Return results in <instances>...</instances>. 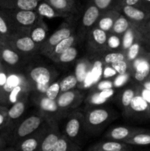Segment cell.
I'll return each mask as SVG.
<instances>
[{
  "mask_svg": "<svg viewBox=\"0 0 150 151\" xmlns=\"http://www.w3.org/2000/svg\"><path fill=\"white\" fill-rule=\"evenodd\" d=\"M115 116L112 111L106 108L91 109L84 115L85 131L91 134H98Z\"/></svg>",
  "mask_w": 150,
  "mask_h": 151,
  "instance_id": "1",
  "label": "cell"
},
{
  "mask_svg": "<svg viewBox=\"0 0 150 151\" xmlns=\"http://www.w3.org/2000/svg\"><path fill=\"white\" fill-rule=\"evenodd\" d=\"M7 10V9H6ZM8 10L7 18L16 33H29L31 28L37 23L41 16L35 10Z\"/></svg>",
  "mask_w": 150,
  "mask_h": 151,
  "instance_id": "2",
  "label": "cell"
},
{
  "mask_svg": "<svg viewBox=\"0 0 150 151\" xmlns=\"http://www.w3.org/2000/svg\"><path fill=\"white\" fill-rule=\"evenodd\" d=\"M53 72L46 66H35L29 69L26 75V78L32 85V91L37 90V92L44 93L53 79Z\"/></svg>",
  "mask_w": 150,
  "mask_h": 151,
  "instance_id": "3",
  "label": "cell"
},
{
  "mask_svg": "<svg viewBox=\"0 0 150 151\" xmlns=\"http://www.w3.org/2000/svg\"><path fill=\"white\" fill-rule=\"evenodd\" d=\"M35 105L39 108L40 112L45 116L47 120H60L65 114L60 110L56 100H51L44 93H38L34 97Z\"/></svg>",
  "mask_w": 150,
  "mask_h": 151,
  "instance_id": "4",
  "label": "cell"
},
{
  "mask_svg": "<svg viewBox=\"0 0 150 151\" xmlns=\"http://www.w3.org/2000/svg\"><path fill=\"white\" fill-rule=\"evenodd\" d=\"M84 128V115L79 111H71L68 116L63 134L79 145Z\"/></svg>",
  "mask_w": 150,
  "mask_h": 151,
  "instance_id": "5",
  "label": "cell"
},
{
  "mask_svg": "<svg viewBox=\"0 0 150 151\" xmlns=\"http://www.w3.org/2000/svg\"><path fill=\"white\" fill-rule=\"evenodd\" d=\"M107 32L98 27H93L87 35L86 48L91 55H101L107 52Z\"/></svg>",
  "mask_w": 150,
  "mask_h": 151,
  "instance_id": "6",
  "label": "cell"
},
{
  "mask_svg": "<svg viewBox=\"0 0 150 151\" xmlns=\"http://www.w3.org/2000/svg\"><path fill=\"white\" fill-rule=\"evenodd\" d=\"M5 43L19 54L25 55L34 54L39 50V46L34 42L29 33H16Z\"/></svg>",
  "mask_w": 150,
  "mask_h": 151,
  "instance_id": "7",
  "label": "cell"
},
{
  "mask_svg": "<svg viewBox=\"0 0 150 151\" xmlns=\"http://www.w3.org/2000/svg\"><path fill=\"white\" fill-rule=\"evenodd\" d=\"M47 120L44 114L39 112V114H34L24 119L17 127L14 132V140L19 142L23 139L35 132L41 125Z\"/></svg>",
  "mask_w": 150,
  "mask_h": 151,
  "instance_id": "8",
  "label": "cell"
},
{
  "mask_svg": "<svg viewBox=\"0 0 150 151\" xmlns=\"http://www.w3.org/2000/svg\"><path fill=\"white\" fill-rule=\"evenodd\" d=\"M132 78L138 83H141L149 78L150 72V52H143L129 66Z\"/></svg>",
  "mask_w": 150,
  "mask_h": 151,
  "instance_id": "9",
  "label": "cell"
},
{
  "mask_svg": "<svg viewBox=\"0 0 150 151\" xmlns=\"http://www.w3.org/2000/svg\"><path fill=\"white\" fill-rule=\"evenodd\" d=\"M49 127V122L48 120H46L35 132L19 141L16 144V150L21 151H39L41 145L46 134Z\"/></svg>",
  "mask_w": 150,
  "mask_h": 151,
  "instance_id": "10",
  "label": "cell"
},
{
  "mask_svg": "<svg viewBox=\"0 0 150 151\" xmlns=\"http://www.w3.org/2000/svg\"><path fill=\"white\" fill-rule=\"evenodd\" d=\"M73 34V29L71 25L66 23L62 24L58 29L54 31L49 38H46L39 47L38 52L48 58L56 45L65 38Z\"/></svg>",
  "mask_w": 150,
  "mask_h": 151,
  "instance_id": "11",
  "label": "cell"
},
{
  "mask_svg": "<svg viewBox=\"0 0 150 151\" xmlns=\"http://www.w3.org/2000/svg\"><path fill=\"white\" fill-rule=\"evenodd\" d=\"M84 99V94L78 90L73 89L60 92L56 99L57 106L65 115L76 109Z\"/></svg>",
  "mask_w": 150,
  "mask_h": 151,
  "instance_id": "12",
  "label": "cell"
},
{
  "mask_svg": "<svg viewBox=\"0 0 150 151\" xmlns=\"http://www.w3.org/2000/svg\"><path fill=\"white\" fill-rule=\"evenodd\" d=\"M101 12L99 9L91 2H88L82 15L81 25L79 27V35L82 38L87 37L88 32L95 27Z\"/></svg>",
  "mask_w": 150,
  "mask_h": 151,
  "instance_id": "13",
  "label": "cell"
},
{
  "mask_svg": "<svg viewBox=\"0 0 150 151\" xmlns=\"http://www.w3.org/2000/svg\"><path fill=\"white\" fill-rule=\"evenodd\" d=\"M125 115L126 116H133L141 119H149L150 106L144 97L137 92L132 98L129 109Z\"/></svg>",
  "mask_w": 150,
  "mask_h": 151,
  "instance_id": "14",
  "label": "cell"
},
{
  "mask_svg": "<svg viewBox=\"0 0 150 151\" xmlns=\"http://www.w3.org/2000/svg\"><path fill=\"white\" fill-rule=\"evenodd\" d=\"M49 122V127L47 131L46 134L43 139L39 151H51L53 147L60 136L62 133L60 132L58 128L57 120H48Z\"/></svg>",
  "mask_w": 150,
  "mask_h": 151,
  "instance_id": "15",
  "label": "cell"
},
{
  "mask_svg": "<svg viewBox=\"0 0 150 151\" xmlns=\"http://www.w3.org/2000/svg\"><path fill=\"white\" fill-rule=\"evenodd\" d=\"M119 10L130 22L135 24L141 23L150 19V11L134 6H120L119 7Z\"/></svg>",
  "mask_w": 150,
  "mask_h": 151,
  "instance_id": "16",
  "label": "cell"
},
{
  "mask_svg": "<svg viewBox=\"0 0 150 151\" xmlns=\"http://www.w3.org/2000/svg\"><path fill=\"white\" fill-rule=\"evenodd\" d=\"M133 149L132 145L121 141L110 140L96 143L90 146L88 151H127Z\"/></svg>",
  "mask_w": 150,
  "mask_h": 151,
  "instance_id": "17",
  "label": "cell"
},
{
  "mask_svg": "<svg viewBox=\"0 0 150 151\" xmlns=\"http://www.w3.org/2000/svg\"><path fill=\"white\" fill-rule=\"evenodd\" d=\"M41 0H0V7L10 10H35Z\"/></svg>",
  "mask_w": 150,
  "mask_h": 151,
  "instance_id": "18",
  "label": "cell"
},
{
  "mask_svg": "<svg viewBox=\"0 0 150 151\" xmlns=\"http://www.w3.org/2000/svg\"><path fill=\"white\" fill-rule=\"evenodd\" d=\"M143 130L144 129L131 128V127L118 126L110 129L106 134L105 137L111 140L124 142V140L127 139L128 138L132 137V135L143 131Z\"/></svg>",
  "mask_w": 150,
  "mask_h": 151,
  "instance_id": "19",
  "label": "cell"
},
{
  "mask_svg": "<svg viewBox=\"0 0 150 151\" xmlns=\"http://www.w3.org/2000/svg\"><path fill=\"white\" fill-rule=\"evenodd\" d=\"M120 14L121 12L117 10H111L103 12L100 15L98 21L96 23L95 27L105 31V32H110L115 21Z\"/></svg>",
  "mask_w": 150,
  "mask_h": 151,
  "instance_id": "20",
  "label": "cell"
},
{
  "mask_svg": "<svg viewBox=\"0 0 150 151\" xmlns=\"http://www.w3.org/2000/svg\"><path fill=\"white\" fill-rule=\"evenodd\" d=\"M47 34H48V27L44 23V17L41 16L37 23L31 28L29 35L34 42L38 44L40 47V46L46 38Z\"/></svg>",
  "mask_w": 150,
  "mask_h": 151,
  "instance_id": "21",
  "label": "cell"
},
{
  "mask_svg": "<svg viewBox=\"0 0 150 151\" xmlns=\"http://www.w3.org/2000/svg\"><path fill=\"white\" fill-rule=\"evenodd\" d=\"M28 93H25L17 101L13 103L10 109L7 111V119L9 121H16L24 114L26 108Z\"/></svg>",
  "mask_w": 150,
  "mask_h": 151,
  "instance_id": "22",
  "label": "cell"
},
{
  "mask_svg": "<svg viewBox=\"0 0 150 151\" xmlns=\"http://www.w3.org/2000/svg\"><path fill=\"white\" fill-rule=\"evenodd\" d=\"M141 37L139 31L133 22H131V24L127 30L121 36V52H126L129 47Z\"/></svg>",
  "mask_w": 150,
  "mask_h": 151,
  "instance_id": "23",
  "label": "cell"
},
{
  "mask_svg": "<svg viewBox=\"0 0 150 151\" xmlns=\"http://www.w3.org/2000/svg\"><path fill=\"white\" fill-rule=\"evenodd\" d=\"M56 10L67 16L76 11L74 0H45Z\"/></svg>",
  "mask_w": 150,
  "mask_h": 151,
  "instance_id": "24",
  "label": "cell"
},
{
  "mask_svg": "<svg viewBox=\"0 0 150 151\" xmlns=\"http://www.w3.org/2000/svg\"><path fill=\"white\" fill-rule=\"evenodd\" d=\"M35 11L38 13L39 16L48 18V19H53V18L57 17H68L64 13L56 10L51 4H49L45 0L40 1L35 9Z\"/></svg>",
  "mask_w": 150,
  "mask_h": 151,
  "instance_id": "25",
  "label": "cell"
},
{
  "mask_svg": "<svg viewBox=\"0 0 150 151\" xmlns=\"http://www.w3.org/2000/svg\"><path fill=\"white\" fill-rule=\"evenodd\" d=\"M77 40H78L77 35L75 33L71 34L70 36L65 38V39H63V41H60V43H58V44L54 47V48L53 49V50L51 51V52L50 53L49 55L48 56V58L49 59H51V60H52L54 58H55L56 56L60 55V53L63 52L65 50L70 48V47H72V46H74V44H76Z\"/></svg>",
  "mask_w": 150,
  "mask_h": 151,
  "instance_id": "26",
  "label": "cell"
},
{
  "mask_svg": "<svg viewBox=\"0 0 150 151\" xmlns=\"http://www.w3.org/2000/svg\"><path fill=\"white\" fill-rule=\"evenodd\" d=\"M80 150L81 147L79 144L74 142L62 134L51 151H79Z\"/></svg>",
  "mask_w": 150,
  "mask_h": 151,
  "instance_id": "27",
  "label": "cell"
},
{
  "mask_svg": "<svg viewBox=\"0 0 150 151\" xmlns=\"http://www.w3.org/2000/svg\"><path fill=\"white\" fill-rule=\"evenodd\" d=\"M0 54L3 61L10 66H16L20 61V54L12 49L7 43L1 49Z\"/></svg>",
  "mask_w": 150,
  "mask_h": 151,
  "instance_id": "28",
  "label": "cell"
},
{
  "mask_svg": "<svg viewBox=\"0 0 150 151\" xmlns=\"http://www.w3.org/2000/svg\"><path fill=\"white\" fill-rule=\"evenodd\" d=\"M146 48L144 47L141 38L140 37L137 41H135L130 47H129L127 50L125 52L126 55V60L127 62L128 65H130L141 53L145 51Z\"/></svg>",
  "mask_w": 150,
  "mask_h": 151,
  "instance_id": "29",
  "label": "cell"
},
{
  "mask_svg": "<svg viewBox=\"0 0 150 151\" xmlns=\"http://www.w3.org/2000/svg\"><path fill=\"white\" fill-rule=\"evenodd\" d=\"M124 142L132 145H150V131L143 130L124 140Z\"/></svg>",
  "mask_w": 150,
  "mask_h": 151,
  "instance_id": "30",
  "label": "cell"
},
{
  "mask_svg": "<svg viewBox=\"0 0 150 151\" xmlns=\"http://www.w3.org/2000/svg\"><path fill=\"white\" fill-rule=\"evenodd\" d=\"M130 24V21L124 15L121 13L119 17L115 21L113 27H112L110 32H112V33H114L116 35H118L121 37L123 34L127 30Z\"/></svg>",
  "mask_w": 150,
  "mask_h": 151,
  "instance_id": "31",
  "label": "cell"
},
{
  "mask_svg": "<svg viewBox=\"0 0 150 151\" xmlns=\"http://www.w3.org/2000/svg\"><path fill=\"white\" fill-rule=\"evenodd\" d=\"M15 34L16 32L7 16L0 14V36L3 38V41L6 42Z\"/></svg>",
  "mask_w": 150,
  "mask_h": 151,
  "instance_id": "32",
  "label": "cell"
},
{
  "mask_svg": "<svg viewBox=\"0 0 150 151\" xmlns=\"http://www.w3.org/2000/svg\"><path fill=\"white\" fill-rule=\"evenodd\" d=\"M77 54L78 51L76 48L74 46H72L70 48L65 50L63 52L60 53V55L56 56L51 60L58 63H71L76 59V58L77 57Z\"/></svg>",
  "mask_w": 150,
  "mask_h": 151,
  "instance_id": "33",
  "label": "cell"
},
{
  "mask_svg": "<svg viewBox=\"0 0 150 151\" xmlns=\"http://www.w3.org/2000/svg\"><path fill=\"white\" fill-rule=\"evenodd\" d=\"M121 1V0H88V2L96 6L101 13L111 10H119Z\"/></svg>",
  "mask_w": 150,
  "mask_h": 151,
  "instance_id": "34",
  "label": "cell"
},
{
  "mask_svg": "<svg viewBox=\"0 0 150 151\" xmlns=\"http://www.w3.org/2000/svg\"><path fill=\"white\" fill-rule=\"evenodd\" d=\"M137 93V85L134 87H129L126 88L122 91L121 94L120 100L121 104L123 106L124 109L125 114L127 112L128 109H129V105H130L131 101H132V98L135 97V95Z\"/></svg>",
  "mask_w": 150,
  "mask_h": 151,
  "instance_id": "35",
  "label": "cell"
},
{
  "mask_svg": "<svg viewBox=\"0 0 150 151\" xmlns=\"http://www.w3.org/2000/svg\"><path fill=\"white\" fill-rule=\"evenodd\" d=\"M26 80V77L22 75H11L7 77L6 82L4 85L2 86V88L5 93H7V97L11 91V90L14 88L15 86H18L19 84L21 83L24 81Z\"/></svg>",
  "mask_w": 150,
  "mask_h": 151,
  "instance_id": "36",
  "label": "cell"
},
{
  "mask_svg": "<svg viewBox=\"0 0 150 151\" xmlns=\"http://www.w3.org/2000/svg\"><path fill=\"white\" fill-rule=\"evenodd\" d=\"M101 56L102 57L103 63L105 65H110L115 62L126 60L125 53L121 51L109 52H105Z\"/></svg>",
  "mask_w": 150,
  "mask_h": 151,
  "instance_id": "37",
  "label": "cell"
},
{
  "mask_svg": "<svg viewBox=\"0 0 150 151\" xmlns=\"http://www.w3.org/2000/svg\"><path fill=\"white\" fill-rule=\"evenodd\" d=\"M107 50L109 52L121 51V37L112 32H107Z\"/></svg>",
  "mask_w": 150,
  "mask_h": 151,
  "instance_id": "38",
  "label": "cell"
},
{
  "mask_svg": "<svg viewBox=\"0 0 150 151\" xmlns=\"http://www.w3.org/2000/svg\"><path fill=\"white\" fill-rule=\"evenodd\" d=\"M78 85V81L76 75H69L65 77L64 78L60 81V92L69 91V90L73 89L76 88Z\"/></svg>",
  "mask_w": 150,
  "mask_h": 151,
  "instance_id": "39",
  "label": "cell"
},
{
  "mask_svg": "<svg viewBox=\"0 0 150 151\" xmlns=\"http://www.w3.org/2000/svg\"><path fill=\"white\" fill-rule=\"evenodd\" d=\"M88 68H89V63L85 59L80 60L76 64L75 75H76V78H77L78 83H82L85 81V78L87 76V74L88 72Z\"/></svg>",
  "mask_w": 150,
  "mask_h": 151,
  "instance_id": "40",
  "label": "cell"
},
{
  "mask_svg": "<svg viewBox=\"0 0 150 151\" xmlns=\"http://www.w3.org/2000/svg\"><path fill=\"white\" fill-rule=\"evenodd\" d=\"M60 93V82L56 81V82L51 83L47 87L46 90L45 91V95L48 97L51 100H56L57 97Z\"/></svg>",
  "mask_w": 150,
  "mask_h": 151,
  "instance_id": "41",
  "label": "cell"
},
{
  "mask_svg": "<svg viewBox=\"0 0 150 151\" xmlns=\"http://www.w3.org/2000/svg\"><path fill=\"white\" fill-rule=\"evenodd\" d=\"M130 78H132V76H131V73L129 71L124 74H118L113 80V87L120 88V87L123 86L129 81Z\"/></svg>",
  "mask_w": 150,
  "mask_h": 151,
  "instance_id": "42",
  "label": "cell"
},
{
  "mask_svg": "<svg viewBox=\"0 0 150 151\" xmlns=\"http://www.w3.org/2000/svg\"><path fill=\"white\" fill-rule=\"evenodd\" d=\"M107 100L101 95L99 91H92L86 99V101L90 105H101Z\"/></svg>",
  "mask_w": 150,
  "mask_h": 151,
  "instance_id": "43",
  "label": "cell"
},
{
  "mask_svg": "<svg viewBox=\"0 0 150 151\" xmlns=\"http://www.w3.org/2000/svg\"><path fill=\"white\" fill-rule=\"evenodd\" d=\"M110 66L116 70L117 74H124L129 71V65L126 60L115 62V63L110 64Z\"/></svg>",
  "mask_w": 150,
  "mask_h": 151,
  "instance_id": "44",
  "label": "cell"
},
{
  "mask_svg": "<svg viewBox=\"0 0 150 151\" xmlns=\"http://www.w3.org/2000/svg\"><path fill=\"white\" fill-rule=\"evenodd\" d=\"M113 88V81L109 79H105L99 82L93 88L92 91H100L102 90L107 89V88Z\"/></svg>",
  "mask_w": 150,
  "mask_h": 151,
  "instance_id": "45",
  "label": "cell"
},
{
  "mask_svg": "<svg viewBox=\"0 0 150 151\" xmlns=\"http://www.w3.org/2000/svg\"><path fill=\"white\" fill-rule=\"evenodd\" d=\"M123 5H129V6H134V7H138V8L144 9V10H147L146 7L144 5V2H143V0H121L120 4H119V7L120 6ZM150 11V10H149Z\"/></svg>",
  "mask_w": 150,
  "mask_h": 151,
  "instance_id": "46",
  "label": "cell"
},
{
  "mask_svg": "<svg viewBox=\"0 0 150 151\" xmlns=\"http://www.w3.org/2000/svg\"><path fill=\"white\" fill-rule=\"evenodd\" d=\"M139 33L144 47H145L147 51L150 52V32H148V31H144V32L139 31Z\"/></svg>",
  "mask_w": 150,
  "mask_h": 151,
  "instance_id": "47",
  "label": "cell"
},
{
  "mask_svg": "<svg viewBox=\"0 0 150 151\" xmlns=\"http://www.w3.org/2000/svg\"><path fill=\"white\" fill-rule=\"evenodd\" d=\"M137 92L144 97V100L147 102L149 106H150V91L141 86L139 83H138L137 84Z\"/></svg>",
  "mask_w": 150,
  "mask_h": 151,
  "instance_id": "48",
  "label": "cell"
},
{
  "mask_svg": "<svg viewBox=\"0 0 150 151\" xmlns=\"http://www.w3.org/2000/svg\"><path fill=\"white\" fill-rule=\"evenodd\" d=\"M117 75V72L110 65H106V67L103 72V77L104 79H109L111 77H116Z\"/></svg>",
  "mask_w": 150,
  "mask_h": 151,
  "instance_id": "49",
  "label": "cell"
},
{
  "mask_svg": "<svg viewBox=\"0 0 150 151\" xmlns=\"http://www.w3.org/2000/svg\"><path fill=\"white\" fill-rule=\"evenodd\" d=\"M135 24L136 26L137 29L139 31H141V32H144V31L150 32V19L144 22H141V23L139 24Z\"/></svg>",
  "mask_w": 150,
  "mask_h": 151,
  "instance_id": "50",
  "label": "cell"
},
{
  "mask_svg": "<svg viewBox=\"0 0 150 151\" xmlns=\"http://www.w3.org/2000/svg\"><path fill=\"white\" fill-rule=\"evenodd\" d=\"M7 119V112L6 113L4 111H0V127L2 126Z\"/></svg>",
  "mask_w": 150,
  "mask_h": 151,
  "instance_id": "51",
  "label": "cell"
},
{
  "mask_svg": "<svg viewBox=\"0 0 150 151\" xmlns=\"http://www.w3.org/2000/svg\"><path fill=\"white\" fill-rule=\"evenodd\" d=\"M141 86H143L144 88H145L146 89L149 90L150 91V79L149 78H147L145 81H144L143 82H141V83H139Z\"/></svg>",
  "mask_w": 150,
  "mask_h": 151,
  "instance_id": "52",
  "label": "cell"
},
{
  "mask_svg": "<svg viewBox=\"0 0 150 151\" xmlns=\"http://www.w3.org/2000/svg\"><path fill=\"white\" fill-rule=\"evenodd\" d=\"M144 5L146 7L147 10H150V0H143Z\"/></svg>",
  "mask_w": 150,
  "mask_h": 151,
  "instance_id": "53",
  "label": "cell"
},
{
  "mask_svg": "<svg viewBox=\"0 0 150 151\" xmlns=\"http://www.w3.org/2000/svg\"><path fill=\"white\" fill-rule=\"evenodd\" d=\"M148 78H149V79H150V72H149V76Z\"/></svg>",
  "mask_w": 150,
  "mask_h": 151,
  "instance_id": "54",
  "label": "cell"
},
{
  "mask_svg": "<svg viewBox=\"0 0 150 151\" xmlns=\"http://www.w3.org/2000/svg\"><path fill=\"white\" fill-rule=\"evenodd\" d=\"M0 146H1V141H0Z\"/></svg>",
  "mask_w": 150,
  "mask_h": 151,
  "instance_id": "55",
  "label": "cell"
}]
</instances>
